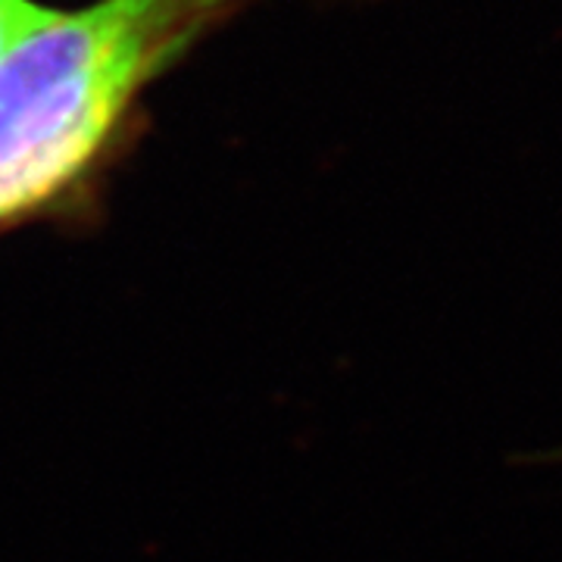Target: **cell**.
<instances>
[{"label": "cell", "mask_w": 562, "mask_h": 562, "mask_svg": "<svg viewBox=\"0 0 562 562\" xmlns=\"http://www.w3.org/2000/svg\"><path fill=\"white\" fill-rule=\"evenodd\" d=\"M235 0H98L0 60V228L57 203L150 81Z\"/></svg>", "instance_id": "cell-1"}, {"label": "cell", "mask_w": 562, "mask_h": 562, "mask_svg": "<svg viewBox=\"0 0 562 562\" xmlns=\"http://www.w3.org/2000/svg\"><path fill=\"white\" fill-rule=\"evenodd\" d=\"M57 13V7H44L38 0H0V60Z\"/></svg>", "instance_id": "cell-2"}]
</instances>
